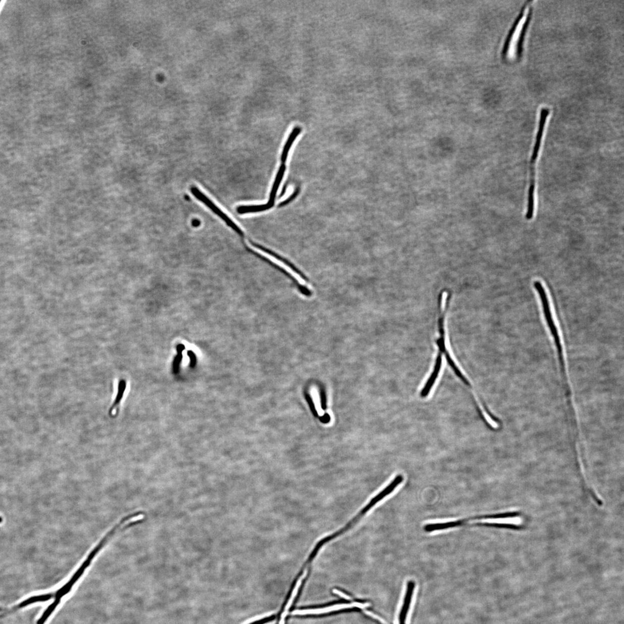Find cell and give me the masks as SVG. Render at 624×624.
<instances>
[{"label":"cell","mask_w":624,"mask_h":624,"mask_svg":"<svg viewBox=\"0 0 624 624\" xmlns=\"http://www.w3.org/2000/svg\"><path fill=\"white\" fill-rule=\"evenodd\" d=\"M297 195V193H296H296H295V194H293V196H292V197H289V198L287 200H285V201H284V202L281 203L280 204V207L284 206V205H286L287 204L289 203L290 202H291V201H292L294 199H295V197H296Z\"/></svg>","instance_id":"cell-20"},{"label":"cell","mask_w":624,"mask_h":624,"mask_svg":"<svg viewBox=\"0 0 624 624\" xmlns=\"http://www.w3.org/2000/svg\"><path fill=\"white\" fill-rule=\"evenodd\" d=\"M364 613H365L366 615H368V616H370V617H372L373 618H374V619H376L378 620V621H380V622H381V623H384V624H386V622H385V620H384L383 618H381L380 617H379V616H378V615H377L376 614L373 613H372V612H371V611H367V610H365V611H364Z\"/></svg>","instance_id":"cell-17"},{"label":"cell","mask_w":624,"mask_h":624,"mask_svg":"<svg viewBox=\"0 0 624 624\" xmlns=\"http://www.w3.org/2000/svg\"><path fill=\"white\" fill-rule=\"evenodd\" d=\"M442 354L438 352L436 364H435L431 375H430L427 381L426 382L424 387L421 392L420 396L422 398H425L429 395L430 390H432L435 383H436L438 379L442 367Z\"/></svg>","instance_id":"cell-7"},{"label":"cell","mask_w":624,"mask_h":624,"mask_svg":"<svg viewBox=\"0 0 624 624\" xmlns=\"http://www.w3.org/2000/svg\"><path fill=\"white\" fill-rule=\"evenodd\" d=\"M526 6L522 8L521 13L519 15L516 22L510 32L508 41H507L505 55L508 59L513 58L514 56H521L522 51L523 42L525 38L526 32L531 21L532 10L531 8L528 11L524 22L522 23L524 17Z\"/></svg>","instance_id":"cell-3"},{"label":"cell","mask_w":624,"mask_h":624,"mask_svg":"<svg viewBox=\"0 0 624 624\" xmlns=\"http://www.w3.org/2000/svg\"><path fill=\"white\" fill-rule=\"evenodd\" d=\"M0 3H1V1H0Z\"/></svg>","instance_id":"cell-23"},{"label":"cell","mask_w":624,"mask_h":624,"mask_svg":"<svg viewBox=\"0 0 624 624\" xmlns=\"http://www.w3.org/2000/svg\"><path fill=\"white\" fill-rule=\"evenodd\" d=\"M253 249L255 250V251L258 253H260L261 256L265 257V258L268 259L269 261H271V262L277 265V266H279L281 269H283L284 271L287 272L290 275L292 276L293 278L299 283L300 285H302V286L309 290L311 289V287H309L307 280H306L299 272L296 271L295 269L292 267L291 265L284 262L283 260H280L278 258V257L273 255L271 253L266 251V249L260 247V246L253 245Z\"/></svg>","instance_id":"cell-4"},{"label":"cell","mask_w":624,"mask_h":624,"mask_svg":"<svg viewBox=\"0 0 624 624\" xmlns=\"http://www.w3.org/2000/svg\"><path fill=\"white\" fill-rule=\"evenodd\" d=\"M184 349L185 347L183 345L180 344L177 346L176 350L177 352H178V354H177V356L175 357L172 365L173 372H174L175 374H177L179 372L180 365L181 362H182L183 358L182 352Z\"/></svg>","instance_id":"cell-14"},{"label":"cell","mask_w":624,"mask_h":624,"mask_svg":"<svg viewBox=\"0 0 624 624\" xmlns=\"http://www.w3.org/2000/svg\"><path fill=\"white\" fill-rule=\"evenodd\" d=\"M60 601H61V599H55V601L47 608L45 612H44L41 617L38 619L37 624L45 623L47 618L50 617V615L52 613H53L54 610L56 609V608L59 605Z\"/></svg>","instance_id":"cell-13"},{"label":"cell","mask_w":624,"mask_h":624,"mask_svg":"<svg viewBox=\"0 0 624 624\" xmlns=\"http://www.w3.org/2000/svg\"><path fill=\"white\" fill-rule=\"evenodd\" d=\"M301 130H302L301 128L300 127L297 126L294 128V129L291 132V134H290V136L287 140V142L286 143H285V146L284 147L283 150L282 152V154H281V161L283 164H284V163L286 162V160L287 159V156L289 154V152L290 150H291V147L292 146V145L294 141H295L297 136H299L300 132H301Z\"/></svg>","instance_id":"cell-11"},{"label":"cell","mask_w":624,"mask_h":624,"mask_svg":"<svg viewBox=\"0 0 624 624\" xmlns=\"http://www.w3.org/2000/svg\"><path fill=\"white\" fill-rule=\"evenodd\" d=\"M369 606L370 604L368 603H362L359 602H353L350 603L337 604V605H335L324 608H320V609L297 610L293 611L292 614L294 615L320 614L330 613V612L338 611L342 609H349V608L358 607L361 608V609H364V608Z\"/></svg>","instance_id":"cell-6"},{"label":"cell","mask_w":624,"mask_h":624,"mask_svg":"<svg viewBox=\"0 0 624 624\" xmlns=\"http://www.w3.org/2000/svg\"><path fill=\"white\" fill-rule=\"evenodd\" d=\"M126 381L124 380H120L119 381V384L118 395H117L116 400L114 402V404H113L110 409V415H111L113 411H114V410L115 409L117 408V406H118L119 404H120V402L121 400H122V398L123 397L124 393L125 392V390H126Z\"/></svg>","instance_id":"cell-15"},{"label":"cell","mask_w":624,"mask_h":624,"mask_svg":"<svg viewBox=\"0 0 624 624\" xmlns=\"http://www.w3.org/2000/svg\"><path fill=\"white\" fill-rule=\"evenodd\" d=\"M119 533L120 530L119 527L114 525L103 535V537L100 539L99 541L96 543L93 547H92L89 553H88L86 559H84L82 565L76 570L75 574L72 575L70 581L56 592L55 595V599H61L64 595L69 593L72 587L82 577L87 567L90 566L92 561L94 560L95 557H98V555L101 552H102L103 550L106 549L109 543Z\"/></svg>","instance_id":"cell-1"},{"label":"cell","mask_w":624,"mask_h":624,"mask_svg":"<svg viewBox=\"0 0 624 624\" xmlns=\"http://www.w3.org/2000/svg\"><path fill=\"white\" fill-rule=\"evenodd\" d=\"M285 170V164H283L280 166L278 172H277L274 183H273V187L272 188V190L270 193V197H269V200L268 201V203L267 204L268 205V206L270 207V208H271L272 207H273V205H274L276 193L277 191V190H278L279 185L281 183V180H282L283 178Z\"/></svg>","instance_id":"cell-10"},{"label":"cell","mask_w":624,"mask_h":624,"mask_svg":"<svg viewBox=\"0 0 624 624\" xmlns=\"http://www.w3.org/2000/svg\"><path fill=\"white\" fill-rule=\"evenodd\" d=\"M332 592L333 594H335L337 595H339L340 596L341 598H343L346 600H351L352 599V598L349 597V595L345 594V593H343V592H342L337 589L333 590Z\"/></svg>","instance_id":"cell-19"},{"label":"cell","mask_w":624,"mask_h":624,"mask_svg":"<svg viewBox=\"0 0 624 624\" xmlns=\"http://www.w3.org/2000/svg\"><path fill=\"white\" fill-rule=\"evenodd\" d=\"M271 209L267 204L261 205H252V206H241L237 208V212L241 214L248 213H256L268 210Z\"/></svg>","instance_id":"cell-12"},{"label":"cell","mask_w":624,"mask_h":624,"mask_svg":"<svg viewBox=\"0 0 624 624\" xmlns=\"http://www.w3.org/2000/svg\"><path fill=\"white\" fill-rule=\"evenodd\" d=\"M272 621V616H271V617L261 619V620H259V621H256L250 624H267L269 623H271Z\"/></svg>","instance_id":"cell-18"},{"label":"cell","mask_w":624,"mask_h":624,"mask_svg":"<svg viewBox=\"0 0 624 624\" xmlns=\"http://www.w3.org/2000/svg\"><path fill=\"white\" fill-rule=\"evenodd\" d=\"M550 114L549 109L543 108L540 112L539 116V126L536 138H535L532 155L530 161V179L528 195V203L525 215L526 220H530L533 218L535 208L534 192L535 186V165L541 150L542 140L546 127L547 118Z\"/></svg>","instance_id":"cell-2"},{"label":"cell","mask_w":624,"mask_h":624,"mask_svg":"<svg viewBox=\"0 0 624 624\" xmlns=\"http://www.w3.org/2000/svg\"><path fill=\"white\" fill-rule=\"evenodd\" d=\"M191 191L192 194L196 197L197 199L200 200L201 202L204 203L207 207L210 209L212 211L214 212L216 215L219 216L221 219H223L225 221V223H226L229 227L232 228L233 230L238 233L240 235H244L243 230H242V229L237 226V225L233 222V221L229 218L227 215H225L222 211H221L220 209L217 207L214 203H212V201L208 198V197L205 196L202 192L199 190L198 188L192 187L191 188Z\"/></svg>","instance_id":"cell-5"},{"label":"cell","mask_w":624,"mask_h":624,"mask_svg":"<svg viewBox=\"0 0 624 624\" xmlns=\"http://www.w3.org/2000/svg\"><path fill=\"white\" fill-rule=\"evenodd\" d=\"M3 521V518L2 517L0 516V523H2Z\"/></svg>","instance_id":"cell-22"},{"label":"cell","mask_w":624,"mask_h":624,"mask_svg":"<svg viewBox=\"0 0 624 624\" xmlns=\"http://www.w3.org/2000/svg\"><path fill=\"white\" fill-rule=\"evenodd\" d=\"M307 575H308V570H304V572L302 573L299 579H298V581L296 583V585L295 588H294V589L293 590L292 594L291 596V597H290L289 599V601L286 604V605H285L284 607V609L283 611V613H281L280 615V618L279 620V624H284L285 617H286V616L289 613V610L290 609H291V607L292 605H293L294 601H295V599L296 597H297L298 593H299V591L302 585V583H303L304 580L306 578H307Z\"/></svg>","instance_id":"cell-9"},{"label":"cell","mask_w":624,"mask_h":624,"mask_svg":"<svg viewBox=\"0 0 624 624\" xmlns=\"http://www.w3.org/2000/svg\"><path fill=\"white\" fill-rule=\"evenodd\" d=\"M192 225L193 227H197L200 225V221L198 219H194L192 221Z\"/></svg>","instance_id":"cell-21"},{"label":"cell","mask_w":624,"mask_h":624,"mask_svg":"<svg viewBox=\"0 0 624 624\" xmlns=\"http://www.w3.org/2000/svg\"><path fill=\"white\" fill-rule=\"evenodd\" d=\"M187 355L190 359V366L191 368H195L197 362V358L196 354L191 350H188Z\"/></svg>","instance_id":"cell-16"},{"label":"cell","mask_w":624,"mask_h":624,"mask_svg":"<svg viewBox=\"0 0 624 624\" xmlns=\"http://www.w3.org/2000/svg\"><path fill=\"white\" fill-rule=\"evenodd\" d=\"M414 589H415V583L412 581H409L407 587H406L403 605L400 612L399 622L400 624H405L410 604L412 602Z\"/></svg>","instance_id":"cell-8"}]
</instances>
